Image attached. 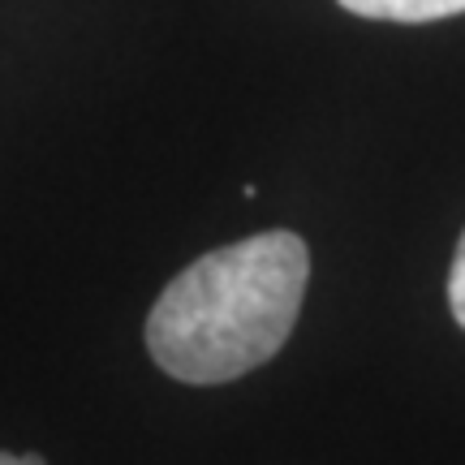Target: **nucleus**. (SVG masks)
<instances>
[{
	"instance_id": "f03ea898",
	"label": "nucleus",
	"mask_w": 465,
	"mask_h": 465,
	"mask_svg": "<svg viewBox=\"0 0 465 465\" xmlns=\"http://www.w3.org/2000/svg\"><path fill=\"white\" fill-rule=\"evenodd\" d=\"M341 9L375 22H440V17L465 14V0H336Z\"/></svg>"
},
{
	"instance_id": "20e7f679",
	"label": "nucleus",
	"mask_w": 465,
	"mask_h": 465,
	"mask_svg": "<svg viewBox=\"0 0 465 465\" xmlns=\"http://www.w3.org/2000/svg\"><path fill=\"white\" fill-rule=\"evenodd\" d=\"M0 465H44V457H35V452H0Z\"/></svg>"
},
{
	"instance_id": "f257e3e1",
	"label": "nucleus",
	"mask_w": 465,
	"mask_h": 465,
	"mask_svg": "<svg viewBox=\"0 0 465 465\" xmlns=\"http://www.w3.org/2000/svg\"><path fill=\"white\" fill-rule=\"evenodd\" d=\"M306 281L311 250L289 229L212 250L155 298L147 315L151 358L182 383L242 380L293 336Z\"/></svg>"
},
{
	"instance_id": "7ed1b4c3",
	"label": "nucleus",
	"mask_w": 465,
	"mask_h": 465,
	"mask_svg": "<svg viewBox=\"0 0 465 465\" xmlns=\"http://www.w3.org/2000/svg\"><path fill=\"white\" fill-rule=\"evenodd\" d=\"M449 306H452V319L465 328V232L457 242V254H452V267H449Z\"/></svg>"
}]
</instances>
